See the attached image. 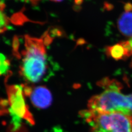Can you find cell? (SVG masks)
<instances>
[{
  "label": "cell",
  "instance_id": "cell-9",
  "mask_svg": "<svg viewBox=\"0 0 132 132\" xmlns=\"http://www.w3.org/2000/svg\"><path fill=\"white\" fill-rule=\"evenodd\" d=\"M5 8V4L0 1V33H3L7 30L10 23L9 19L4 11Z\"/></svg>",
  "mask_w": 132,
  "mask_h": 132
},
{
  "label": "cell",
  "instance_id": "cell-11",
  "mask_svg": "<svg viewBox=\"0 0 132 132\" xmlns=\"http://www.w3.org/2000/svg\"><path fill=\"white\" fill-rule=\"evenodd\" d=\"M24 1H25L26 2L30 3L31 4L33 5H36L38 3V2L40 1V0H24Z\"/></svg>",
  "mask_w": 132,
  "mask_h": 132
},
{
  "label": "cell",
  "instance_id": "cell-13",
  "mask_svg": "<svg viewBox=\"0 0 132 132\" xmlns=\"http://www.w3.org/2000/svg\"><path fill=\"white\" fill-rule=\"evenodd\" d=\"M50 1H52V2H60L63 1V0H50Z\"/></svg>",
  "mask_w": 132,
  "mask_h": 132
},
{
  "label": "cell",
  "instance_id": "cell-3",
  "mask_svg": "<svg viewBox=\"0 0 132 132\" xmlns=\"http://www.w3.org/2000/svg\"><path fill=\"white\" fill-rule=\"evenodd\" d=\"M81 115L90 132H132V116L120 113H99L86 110Z\"/></svg>",
  "mask_w": 132,
  "mask_h": 132
},
{
  "label": "cell",
  "instance_id": "cell-7",
  "mask_svg": "<svg viewBox=\"0 0 132 132\" xmlns=\"http://www.w3.org/2000/svg\"><path fill=\"white\" fill-rule=\"evenodd\" d=\"M125 11L120 15L118 21V27L123 35L132 38V5H125Z\"/></svg>",
  "mask_w": 132,
  "mask_h": 132
},
{
  "label": "cell",
  "instance_id": "cell-12",
  "mask_svg": "<svg viewBox=\"0 0 132 132\" xmlns=\"http://www.w3.org/2000/svg\"><path fill=\"white\" fill-rule=\"evenodd\" d=\"M129 43H130V45H131V47L132 48V38H131L130 40H129ZM131 66L132 67V61H131Z\"/></svg>",
  "mask_w": 132,
  "mask_h": 132
},
{
  "label": "cell",
  "instance_id": "cell-6",
  "mask_svg": "<svg viewBox=\"0 0 132 132\" xmlns=\"http://www.w3.org/2000/svg\"><path fill=\"white\" fill-rule=\"evenodd\" d=\"M108 56L116 60L126 59L132 56V48L129 41H123L106 48Z\"/></svg>",
  "mask_w": 132,
  "mask_h": 132
},
{
  "label": "cell",
  "instance_id": "cell-2",
  "mask_svg": "<svg viewBox=\"0 0 132 132\" xmlns=\"http://www.w3.org/2000/svg\"><path fill=\"white\" fill-rule=\"evenodd\" d=\"M104 90L89 100L88 110L99 113H120L132 116V94L126 95L115 80L103 79Z\"/></svg>",
  "mask_w": 132,
  "mask_h": 132
},
{
  "label": "cell",
  "instance_id": "cell-10",
  "mask_svg": "<svg viewBox=\"0 0 132 132\" xmlns=\"http://www.w3.org/2000/svg\"><path fill=\"white\" fill-rule=\"evenodd\" d=\"M10 113L9 106L7 100L1 99L0 100V117L5 116Z\"/></svg>",
  "mask_w": 132,
  "mask_h": 132
},
{
  "label": "cell",
  "instance_id": "cell-4",
  "mask_svg": "<svg viewBox=\"0 0 132 132\" xmlns=\"http://www.w3.org/2000/svg\"><path fill=\"white\" fill-rule=\"evenodd\" d=\"M6 89L9 113L11 116L21 120L24 119L31 125H34V118L26 101V95L22 84L6 85Z\"/></svg>",
  "mask_w": 132,
  "mask_h": 132
},
{
  "label": "cell",
  "instance_id": "cell-5",
  "mask_svg": "<svg viewBox=\"0 0 132 132\" xmlns=\"http://www.w3.org/2000/svg\"><path fill=\"white\" fill-rule=\"evenodd\" d=\"M26 96H28L33 106L41 109L47 108L52 104V94L44 86H33L22 84Z\"/></svg>",
  "mask_w": 132,
  "mask_h": 132
},
{
  "label": "cell",
  "instance_id": "cell-1",
  "mask_svg": "<svg viewBox=\"0 0 132 132\" xmlns=\"http://www.w3.org/2000/svg\"><path fill=\"white\" fill-rule=\"evenodd\" d=\"M24 47L21 52H15L21 59L20 75L28 83H37L46 80L50 76V62L46 46L49 41L43 36L35 38L27 35L24 36Z\"/></svg>",
  "mask_w": 132,
  "mask_h": 132
},
{
  "label": "cell",
  "instance_id": "cell-8",
  "mask_svg": "<svg viewBox=\"0 0 132 132\" xmlns=\"http://www.w3.org/2000/svg\"><path fill=\"white\" fill-rule=\"evenodd\" d=\"M10 62L3 53H0V76H10Z\"/></svg>",
  "mask_w": 132,
  "mask_h": 132
}]
</instances>
